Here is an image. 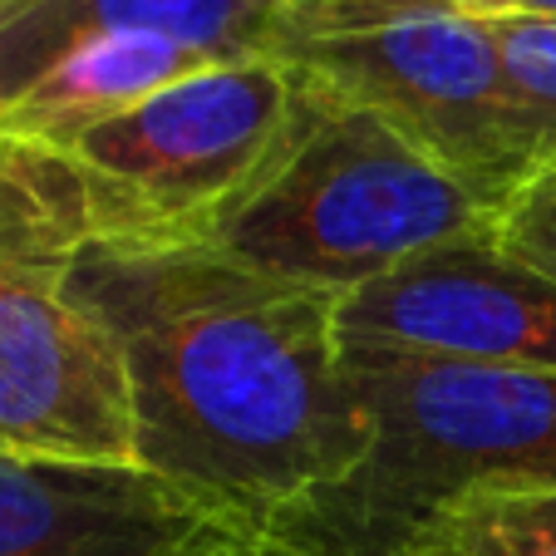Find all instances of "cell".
Returning a JSON list of instances; mask_svg holds the SVG:
<instances>
[{
	"mask_svg": "<svg viewBox=\"0 0 556 556\" xmlns=\"http://www.w3.org/2000/svg\"><path fill=\"white\" fill-rule=\"evenodd\" d=\"M0 5H15V0H0Z\"/></svg>",
	"mask_w": 556,
	"mask_h": 556,
	"instance_id": "cell-17",
	"label": "cell"
},
{
	"mask_svg": "<svg viewBox=\"0 0 556 556\" xmlns=\"http://www.w3.org/2000/svg\"><path fill=\"white\" fill-rule=\"evenodd\" d=\"M400 556H556V493L468 497L433 517Z\"/></svg>",
	"mask_w": 556,
	"mask_h": 556,
	"instance_id": "cell-11",
	"label": "cell"
},
{
	"mask_svg": "<svg viewBox=\"0 0 556 556\" xmlns=\"http://www.w3.org/2000/svg\"><path fill=\"white\" fill-rule=\"evenodd\" d=\"M212 527L143 468L0 453V556H157Z\"/></svg>",
	"mask_w": 556,
	"mask_h": 556,
	"instance_id": "cell-8",
	"label": "cell"
},
{
	"mask_svg": "<svg viewBox=\"0 0 556 556\" xmlns=\"http://www.w3.org/2000/svg\"><path fill=\"white\" fill-rule=\"evenodd\" d=\"M493 35L532 168H546L556 163V21L493 15Z\"/></svg>",
	"mask_w": 556,
	"mask_h": 556,
	"instance_id": "cell-12",
	"label": "cell"
},
{
	"mask_svg": "<svg viewBox=\"0 0 556 556\" xmlns=\"http://www.w3.org/2000/svg\"><path fill=\"white\" fill-rule=\"evenodd\" d=\"M286 0H15L0 5V109L99 35H163L217 60L276 54Z\"/></svg>",
	"mask_w": 556,
	"mask_h": 556,
	"instance_id": "cell-9",
	"label": "cell"
},
{
	"mask_svg": "<svg viewBox=\"0 0 556 556\" xmlns=\"http://www.w3.org/2000/svg\"><path fill=\"white\" fill-rule=\"evenodd\" d=\"M70 291L124 359L134 463L202 513L256 532L365 458L340 295L217 242L94 237L74 247Z\"/></svg>",
	"mask_w": 556,
	"mask_h": 556,
	"instance_id": "cell-1",
	"label": "cell"
},
{
	"mask_svg": "<svg viewBox=\"0 0 556 556\" xmlns=\"http://www.w3.org/2000/svg\"><path fill=\"white\" fill-rule=\"evenodd\" d=\"M276 60L389 124L493 212L536 173L483 15H414L291 45Z\"/></svg>",
	"mask_w": 556,
	"mask_h": 556,
	"instance_id": "cell-6",
	"label": "cell"
},
{
	"mask_svg": "<svg viewBox=\"0 0 556 556\" xmlns=\"http://www.w3.org/2000/svg\"><path fill=\"white\" fill-rule=\"evenodd\" d=\"M157 556H281L271 542H266L262 532H252V527H212V532L192 536V542L173 546V552H157Z\"/></svg>",
	"mask_w": 556,
	"mask_h": 556,
	"instance_id": "cell-15",
	"label": "cell"
},
{
	"mask_svg": "<svg viewBox=\"0 0 556 556\" xmlns=\"http://www.w3.org/2000/svg\"><path fill=\"white\" fill-rule=\"evenodd\" d=\"M414 15H483V21H493V15H503V5L497 0H286L276 54L305 40L379 30V25L414 21Z\"/></svg>",
	"mask_w": 556,
	"mask_h": 556,
	"instance_id": "cell-13",
	"label": "cell"
},
{
	"mask_svg": "<svg viewBox=\"0 0 556 556\" xmlns=\"http://www.w3.org/2000/svg\"><path fill=\"white\" fill-rule=\"evenodd\" d=\"M493 242L507 256L556 281V163L536 168L503 207L493 212Z\"/></svg>",
	"mask_w": 556,
	"mask_h": 556,
	"instance_id": "cell-14",
	"label": "cell"
},
{
	"mask_svg": "<svg viewBox=\"0 0 556 556\" xmlns=\"http://www.w3.org/2000/svg\"><path fill=\"white\" fill-rule=\"evenodd\" d=\"M336 340L345 355L556 375V281L507 256L488 227L340 295Z\"/></svg>",
	"mask_w": 556,
	"mask_h": 556,
	"instance_id": "cell-7",
	"label": "cell"
},
{
	"mask_svg": "<svg viewBox=\"0 0 556 556\" xmlns=\"http://www.w3.org/2000/svg\"><path fill=\"white\" fill-rule=\"evenodd\" d=\"M79 242L70 163L0 138V453L138 468L118 345L70 291Z\"/></svg>",
	"mask_w": 556,
	"mask_h": 556,
	"instance_id": "cell-4",
	"label": "cell"
},
{
	"mask_svg": "<svg viewBox=\"0 0 556 556\" xmlns=\"http://www.w3.org/2000/svg\"><path fill=\"white\" fill-rule=\"evenodd\" d=\"M503 15H527V21H556V0H497Z\"/></svg>",
	"mask_w": 556,
	"mask_h": 556,
	"instance_id": "cell-16",
	"label": "cell"
},
{
	"mask_svg": "<svg viewBox=\"0 0 556 556\" xmlns=\"http://www.w3.org/2000/svg\"><path fill=\"white\" fill-rule=\"evenodd\" d=\"M369 448L256 532L281 556H400L468 497L556 493V375L345 355Z\"/></svg>",
	"mask_w": 556,
	"mask_h": 556,
	"instance_id": "cell-2",
	"label": "cell"
},
{
	"mask_svg": "<svg viewBox=\"0 0 556 556\" xmlns=\"http://www.w3.org/2000/svg\"><path fill=\"white\" fill-rule=\"evenodd\" d=\"M305 74V70H301ZM320 89L301 143L217 247L256 271L350 295L419 252L493 227V207L453 182L375 114Z\"/></svg>",
	"mask_w": 556,
	"mask_h": 556,
	"instance_id": "cell-5",
	"label": "cell"
},
{
	"mask_svg": "<svg viewBox=\"0 0 556 556\" xmlns=\"http://www.w3.org/2000/svg\"><path fill=\"white\" fill-rule=\"evenodd\" d=\"M295 64L227 60L79 134L64 163L94 242H217L315 118Z\"/></svg>",
	"mask_w": 556,
	"mask_h": 556,
	"instance_id": "cell-3",
	"label": "cell"
},
{
	"mask_svg": "<svg viewBox=\"0 0 556 556\" xmlns=\"http://www.w3.org/2000/svg\"><path fill=\"white\" fill-rule=\"evenodd\" d=\"M212 64L227 60L163 35H99L60 54L30 89H21L0 109V138L64 153L79 134L128 114L148 94Z\"/></svg>",
	"mask_w": 556,
	"mask_h": 556,
	"instance_id": "cell-10",
	"label": "cell"
}]
</instances>
